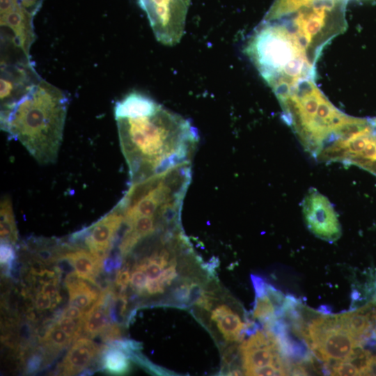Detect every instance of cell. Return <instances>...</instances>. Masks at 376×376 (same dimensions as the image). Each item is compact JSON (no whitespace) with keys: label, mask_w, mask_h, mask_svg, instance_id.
<instances>
[{"label":"cell","mask_w":376,"mask_h":376,"mask_svg":"<svg viewBox=\"0 0 376 376\" xmlns=\"http://www.w3.org/2000/svg\"><path fill=\"white\" fill-rule=\"evenodd\" d=\"M249 375H286L285 373L274 366H267L251 371Z\"/></svg>","instance_id":"cell-29"},{"label":"cell","mask_w":376,"mask_h":376,"mask_svg":"<svg viewBox=\"0 0 376 376\" xmlns=\"http://www.w3.org/2000/svg\"><path fill=\"white\" fill-rule=\"evenodd\" d=\"M52 297L42 291L38 292L35 298V306L39 311L48 309L52 306Z\"/></svg>","instance_id":"cell-26"},{"label":"cell","mask_w":376,"mask_h":376,"mask_svg":"<svg viewBox=\"0 0 376 376\" xmlns=\"http://www.w3.org/2000/svg\"><path fill=\"white\" fill-rule=\"evenodd\" d=\"M124 216L116 205L108 214L92 226L72 235L70 241L82 240L89 251L100 260L107 258L116 241Z\"/></svg>","instance_id":"cell-9"},{"label":"cell","mask_w":376,"mask_h":376,"mask_svg":"<svg viewBox=\"0 0 376 376\" xmlns=\"http://www.w3.org/2000/svg\"><path fill=\"white\" fill-rule=\"evenodd\" d=\"M331 375H360L359 371L350 362L338 363L329 370Z\"/></svg>","instance_id":"cell-21"},{"label":"cell","mask_w":376,"mask_h":376,"mask_svg":"<svg viewBox=\"0 0 376 376\" xmlns=\"http://www.w3.org/2000/svg\"><path fill=\"white\" fill-rule=\"evenodd\" d=\"M129 357L118 348L106 345L102 349V367L109 373L123 375L130 368Z\"/></svg>","instance_id":"cell-15"},{"label":"cell","mask_w":376,"mask_h":376,"mask_svg":"<svg viewBox=\"0 0 376 376\" xmlns=\"http://www.w3.org/2000/svg\"><path fill=\"white\" fill-rule=\"evenodd\" d=\"M58 278L56 276L42 282L41 291L54 299L55 304L60 301V295L58 291Z\"/></svg>","instance_id":"cell-20"},{"label":"cell","mask_w":376,"mask_h":376,"mask_svg":"<svg viewBox=\"0 0 376 376\" xmlns=\"http://www.w3.org/2000/svg\"><path fill=\"white\" fill-rule=\"evenodd\" d=\"M41 79L31 58L1 60V113L13 108Z\"/></svg>","instance_id":"cell-7"},{"label":"cell","mask_w":376,"mask_h":376,"mask_svg":"<svg viewBox=\"0 0 376 376\" xmlns=\"http://www.w3.org/2000/svg\"><path fill=\"white\" fill-rule=\"evenodd\" d=\"M45 263L41 260L33 257L30 262V272L35 276H44L47 272Z\"/></svg>","instance_id":"cell-27"},{"label":"cell","mask_w":376,"mask_h":376,"mask_svg":"<svg viewBox=\"0 0 376 376\" xmlns=\"http://www.w3.org/2000/svg\"><path fill=\"white\" fill-rule=\"evenodd\" d=\"M216 323L220 333L227 341L237 340L243 338L246 329L253 324V322L250 321L243 322L240 316L231 309Z\"/></svg>","instance_id":"cell-13"},{"label":"cell","mask_w":376,"mask_h":376,"mask_svg":"<svg viewBox=\"0 0 376 376\" xmlns=\"http://www.w3.org/2000/svg\"><path fill=\"white\" fill-rule=\"evenodd\" d=\"M244 53L276 96L301 80L315 79V68L280 20H262L249 37Z\"/></svg>","instance_id":"cell-3"},{"label":"cell","mask_w":376,"mask_h":376,"mask_svg":"<svg viewBox=\"0 0 376 376\" xmlns=\"http://www.w3.org/2000/svg\"><path fill=\"white\" fill-rule=\"evenodd\" d=\"M116 120L131 184L190 162L198 142L189 120L157 102L142 113Z\"/></svg>","instance_id":"cell-1"},{"label":"cell","mask_w":376,"mask_h":376,"mask_svg":"<svg viewBox=\"0 0 376 376\" xmlns=\"http://www.w3.org/2000/svg\"><path fill=\"white\" fill-rule=\"evenodd\" d=\"M0 234L1 242H6L14 246L18 240L14 212L11 200L3 197L0 207Z\"/></svg>","instance_id":"cell-14"},{"label":"cell","mask_w":376,"mask_h":376,"mask_svg":"<svg viewBox=\"0 0 376 376\" xmlns=\"http://www.w3.org/2000/svg\"><path fill=\"white\" fill-rule=\"evenodd\" d=\"M76 272L68 273L64 280L69 293L70 304L77 306L84 310L93 304L100 293L92 288L91 283L88 284Z\"/></svg>","instance_id":"cell-12"},{"label":"cell","mask_w":376,"mask_h":376,"mask_svg":"<svg viewBox=\"0 0 376 376\" xmlns=\"http://www.w3.org/2000/svg\"><path fill=\"white\" fill-rule=\"evenodd\" d=\"M85 312V310L81 309L77 306L70 304L63 310L61 315L69 317L75 320H80L84 318Z\"/></svg>","instance_id":"cell-30"},{"label":"cell","mask_w":376,"mask_h":376,"mask_svg":"<svg viewBox=\"0 0 376 376\" xmlns=\"http://www.w3.org/2000/svg\"><path fill=\"white\" fill-rule=\"evenodd\" d=\"M43 362V357L39 352L33 353L27 359L25 364V372L32 374L39 370Z\"/></svg>","instance_id":"cell-24"},{"label":"cell","mask_w":376,"mask_h":376,"mask_svg":"<svg viewBox=\"0 0 376 376\" xmlns=\"http://www.w3.org/2000/svg\"><path fill=\"white\" fill-rule=\"evenodd\" d=\"M130 269L124 267L117 272L115 279L116 285L119 288L118 294L125 292L128 283L130 281Z\"/></svg>","instance_id":"cell-23"},{"label":"cell","mask_w":376,"mask_h":376,"mask_svg":"<svg viewBox=\"0 0 376 376\" xmlns=\"http://www.w3.org/2000/svg\"><path fill=\"white\" fill-rule=\"evenodd\" d=\"M302 213L307 228L318 237L333 242L341 235L337 214L328 198L311 188L302 203Z\"/></svg>","instance_id":"cell-8"},{"label":"cell","mask_w":376,"mask_h":376,"mask_svg":"<svg viewBox=\"0 0 376 376\" xmlns=\"http://www.w3.org/2000/svg\"><path fill=\"white\" fill-rule=\"evenodd\" d=\"M15 252L13 245L1 242L0 246V261L1 264L8 266L15 262Z\"/></svg>","instance_id":"cell-22"},{"label":"cell","mask_w":376,"mask_h":376,"mask_svg":"<svg viewBox=\"0 0 376 376\" xmlns=\"http://www.w3.org/2000/svg\"><path fill=\"white\" fill-rule=\"evenodd\" d=\"M102 338L107 343L118 340L121 336V331L118 323H111L102 334Z\"/></svg>","instance_id":"cell-25"},{"label":"cell","mask_w":376,"mask_h":376,"mask_svg":"<svg viewBox=\"0 0 376 376\" xmlns=\"http://www.w3.org/2000/svg\"><path fill=\"white\" fill-rule=\"evenodd\" d=\"M313 0H274L263 20H276L292 14Z\"/></svg>","instance_id":"cell-16"},{"label":"cell","mask_w":376,"mask_h":376,"mask_svg":"<svg viewBox=\"0 0 376 376\" xmlns=\"http://www.w3.org/2000/svg\"><path fill=\"white\" fill-rule=\"evenodd\" d=\"M68 104L66 93L42 79L13 108L1 113V130L19 141L39 164H53L61 145Z\"/></svg>","instance_id":"cell-2"},{"label":"cell","mask_w":376,"mask_h":376,"mask_svg":"<svg viewBox=\"0 0 376 376\" xmlns=\"http://www.w3.org/2000/svg\"><path fill=\"white\" fill-rule=\"evenodd\" d=\"M33 16L19 0H0L1 53H18L30 56L36 40Z\"/></svg>","instance_id":"cell-5"},{"label":"cell","mask_w":376,"mask_h":376,"mask_svg":"<svg viewBox=\"0 0 376 376\" xmlns=\"http://www.w3.org/2000/svg\"><path fill=\"white\" fill-rule=\"evenodd\" d=\"M148 280V278L143 270L134 269L131 274L130 283L134 290L136 291L138 294L142 295L146 290Z\"/></svg>","instance_id":"cell-19"},{"label":"cell","mask_w":376,"mask_h":376,"mask_svg":"<svg viewBox=\"0 0 376 376\" xmlns=\"http://www.w3.org/2000/svg\"><path fill=\"white\" fill-rule=\"evenodd\" d=\"M56 324L64 331L73 341L76 340L77 338L79 337L83 329L82 319L75 321L73 318L61 315Z\"/></svg>","instance_id":"cell-18"},{"label":"cell","mask_w":376,"mask_h":376,"mask_svg":"<svg viewBox=\"0 0 376 376\" xmlns=\"http://www.w3.org/2000/svg\"><path fill=\"white\" fill-rule=\"evenodd\" d=\"M166 286L159 279H149L146 285V290L150 295L162 294Z\"/></svg>","instance_id":"cell-28"},{"label":"cell","mask_w":376,"mask_h":376,"mask_svg":"<svg viewBox=\"0 0 376 376\" xmlns=\"http://www.w3.org/2000/svg\"><path fill=\"white\" fill-rule=\"evenodd\" d=\"M58 258L67 260L81 278L92 284L95 277L102 271L103 261L82 248L68 245L66 251H59Z\"/></svg>","instance_id":"cell-11"},{"label":"cell","mask_w":376,"mask_h":376,"mask_svg":"<svg viewBox=\"0 0 376 376\" xmlns=\"http://www.w3.org/2000/svg\"><path fill=\"white\" fill-rule=\"evenodd\" d=\"M40 341L49 350L59 351L69 345L73 340L55 323Z\"/></svg>","instance_id":"cell-17"},{"label":"cell","mask_w":376,"mask_h":376,"mask_svg":"<svg viewBox=\"0 0 376 376\" xmlns=\"http://www.w3.org/2000/svg\"><path fill=\"white\" fill-rule=\"evenodd\" d=\"M102 351L88 338L84 337L77 339L63 359V375H74L81 373L91 365L93 359Z\"/></svg>","instance_id":"cell-10"},{"label":"cell","mask_w":376,"mask_h":376,"mask_svg":"<svg viewBox=\"0 0 376 376\" xmlns=\"http://www.w3.org/2000/svg\"><path fill=\"white\" fill-rule=\"evenodd\" d=\"M187 1H188L189 3H190V0H186Z\"/></svg>","instance_id":"cell-32"},{"label":"cell","mask_w":376,"mask_h":376,"mask_svg":"<svg viewBox=\"0 0 376 376\" xmlns=\"http://www.w3.org/2000/svg\"><path fill=\"white\" fill-rule=\"evenodd\" d=\"M157 40L168 46L178 43L185 32L189 3L186 0H137Z\"/></svg>","instance_id":"cell-6"},{"label":"cell","mask_w":376,"mask_h":376,"mask_svg":"<svg viewBox=\"0 0 376 376\" xmlns=\"http://www.w3.org/2000/svg\"><path fill=\"white\" fill-rule=\"evenodd\" d=\"M23 7L33 17L40 9L44 0H19Z\"/></svg>","instance_id":"cell-31"},{"label":"cell","mask_w":376,"mask_h":376,"mask_svg":"<svg viewBox=\"0 0 376 376\" xmlns=\"http://www.w3.org/2000/svg\"><path fill=\"white\" fill-rule=\"evenodd\" d=\"M348 0H313L281 21L315 68L324 47L347 28Z\"/></svg>","instance_id":"cell-4"}]
</instances>
